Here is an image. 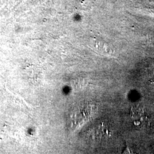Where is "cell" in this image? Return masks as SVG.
<instances>
[{
    "label": "cell",
    "mask_w": 154,
    "mask_h": 154,
    "mask_svg": "<svg viewBox=\"0 0 154 154\" xmlns=\"http://www.w3.org/2000/svg\"><path fill=\"white\" fill-rule=\"evenodd\" d=\"M131 116L132 119L137 121H143L144 112L143 109L140 107H134L131 110Z\"/></svg>",
    "instance_id": "cell-1"
}]
</instances>
